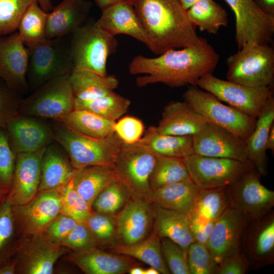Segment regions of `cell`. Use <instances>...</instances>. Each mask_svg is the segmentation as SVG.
I'll use <instances>...</instances> for the list:
<instances>
[{"instance_id": "obj_1", "label": "cell", "mask_w": 274, "mask_h": 274, "mask_svg": "<svg viewBox=\"0 0 274 274\" xmlns=\"http://www.w3.org/2000/svg\"><path fill=\"white\" fill-rule=\"evenodd\" d=\"M219 55L207 39L196 46L169 50L156 57L134 56L128 65L129 73L142 75L136 78L139 87L162 83L173 88L197 86L202 76L212 74Z\"/></svg>"}, {"instance_id": "obj_2", "label": "cell", "mask_w": 274, "mask_h": 274, "mask_svg": "<svg viewBox=\"0 0 274 274\" xmlns=\"http://www.w3.org/2000/svg\"><path fill=\"white\" fill-rule=\"evenodd\" d=\"M146 33L147 46L160 55L169 50L197 45L202 37L180 0H128Z\"/></svg>"}, {"instance_id": "obj_3", "label": "cell", "mask_w": 274, "mask_h": 274, "mask_svg": "<svg viewBox=\"0 0 274 274\" xmlns=\"http://www.w3.org/2000/svg\"><path fill=\"white\" fill-rule=\"evenodd\" d=\"M56 122L52 126L55 141L66 152L75 169L91 165L112 167L123 143L115 132L104 138H93Z\"/></svg>"}, {"instance_id": "obj_4", "label": "cell", "mask_w": 274, "mask_h": 274, "mask_svg": "<svg viewBox=\"0 0 274 274\" xmlns=\"http://www.w3.org/2000/svg\"><path fill=\"white\" fill-rule=\"evenodd\" d=\"M227 80L252 88L272 86L274 50L268 44L248 43L227 59Z\"/></svg>"}, {"instance_id": "obj_5", "label": "cell", "mask_w": 274, "mask_h": 274, "mask_svg": "<svg viewBox=\"0 0 274 274\" xmlns=\"http://www.w3.org/2000/svg\"><path fill=\"white\" fill-rule=\"evenodd\" d=\"M64 37L45 40L27 46L28 61L26 80L32 90L54 78L70 74L74 68L69 43Z\"/></svg>"}, {"instance_id": "obj_6", "label": "cell", "mask_w": 274, "mask_h": 274, "mask_svg": "<svg viewBox=\"0 0 274 274\" xmlns=\"http://www.w3.org/2000/svg\"><path fill=\"white\" fill-rule=\"evenodd\" d=\"M71 35L69 47L74 68L107 75V60L117 51L118 46L115 37L98 28L94 23L82 25Z\"/></svg>"}, {"instance_id": "obj_7", "label": "cell", "mask_w": 274, "mask_h": 274, "mask_svg": "<svg viewBox=\"0 0 274 274\" xmlns=\"http://www.w3.org/2000/svg\"><path fill=\"white\" fill-rule=\"evenodd\" d=\"M183 97L207 122L223 127L245 140L254 129L256 118L224 104L213 94L197 86H189Z\"/></svg>"}, {"instance_id": "obj_8", "label": "cell", "mask_w": 274, "mask_h": 274, "mask_svg": "<svg viewBox=\"0 0 274 274\" xmlns=\"http://www.w3.org/2000/svg\"><path fill=\"white\" fill-rule=\"evenodd\" d=\"M155 155L139 142L123 143L112 166L118 181L124 184L132 196L152 202L153 191L149 183Z\"/></svg>"}, {"instance_id": "obj_9", "label": "cell", "mask_w": 274, "mask_h": 274, "mask_svg": "<svg viewBox=\"0 0 274 274\" xmlns=\"http://www.w3.org/2000/svg\"><path fill=\"white\" fill-rule=\"evenodd\" d=\"M70 75L47 81L22 99L19 114L58 121L73 111L75 97Z\"/></svg>"}, {"instance_id": "obj_10", "label": "cell", "mask_w": 274, "mask_h": 274, "mask_svg": "<svg viewBox=\"0 0 274 274\" xmlns=\"http://www.w3.org/2000/svg\"><path fill=\"white\" fill-rule=\"evenodd\" d=\"M190 179L200 188L227 187L254 168L247 161L192 154L182 159Z\"/></svg>"}, {"instance_id": "obj_11", "label": "cell", "mask_w": 274, "mask_h": 274, "mask_svg": "<svg viewBox=\"0 0 274 274\" xmlns=\"http://www.w3.org/2000/svg\"><path fill=\"white\" fill-rule=\"evenodd\" d=\"M197 86L245 114L257 118L267 100L273 96L272 86L247 87L208 74L200 78Z\"/></svg>"}, {"instance_id": "obj_12", "label": "cell", "mask_w": 274, "mask_h": 274, "mask_svg": "<svg viewBox=\"0 0 274 274\" xmlns=\"http://www.w3.org/2000/svg\"><path fill=\"white\" fill-rule=\"evenodd\" d=\"M254 168L227 187L230 207L241 212L249 220L260 218L272 211L274 191L260 182Z\"/></svg>"}, {"instance_id": "obj_13", "label": "cell", "mask_w": 274, "mask_h": 274, "mask_svg": "<svg viewBox=\"0 0 274 274\" xmlns=\"http://www.w3.org/2000/svg\"><path fill=\"white\" fill-rule=\"evenodd\" d=\"M235 18L238 49L248 43L269 44L274 33V15L264 12L253 0H225Z\"/></svg>"}, {"instance_id": "obj_14", "label": "cell", "mask_w": 274, "mask_h": 274, "mask_svg": "<svg viewBox=\"0 0 274 274\" xmlns=\"http://www.w3.org/2000/svg\"><path fill=\"white\" fill-rule=\"evenodd\" d=\"M194 154L208 157L247 161L246 140L230 131L207 122L192 136Z\"/></svg>"}, {"instance_id": "obj_15", "label": "cell", "mask_w": 274, "mask_h": 274, "mask_svg": "<svg viewBox=\"0 0 274 274\" xmlns=\"http://www.w3.org/2000/svg\"><path fill=\"white\" fill-rule=\"evenodd\" d=\"M249 221L241 212L230 207L216 219L206 245L218 264L239 251L243 233Z\"/></svg>"}, {"instance_id": "obj_16", "label": "cell", "mask_w": 274, "mask_h": 274, "mask_svg": "<svg viewBox=\"0 0 274 274\" xmlns=\"http://www.w3.org/2000/svg\"><path fill=\"white\" fill-rule=\"evenodd\" d=\"M5 129L16 155L38 151L55 141L52 126L35 117L18 114L9 122Z\"/></svg>"}, {"instance_id": "obj_17", "label": "cell", "mask_w": 274, "mask_h": 274, "mask_svg": "<svg viewBox=\"0 0 274 274\" xmlns=\"http://www.w3.org/2000/svg\"><path fill=\"white\" fill-rule=\"evenodd\" d=\"M27 47L18 33L0 36V77L11 89L22 93L28 90Z\"/></svg>"}, {"instance_id": "obj_18", "label": "cell", "mask_w": 274, "mask_h": 274, "mask_svg": "<svg viewBox=\"0 0 274 274\" xmlns=\"http://www.w3.org/2000/svg\"><path fill=\"white\" fill-rule=\"evenodd\" d=\"M45 148L35 152L16 155L12 183L7 194L14 206L27 203L38 193L41 178L42 158Z\"/></svg>"}, {"instance_id": "obj_19", "label": "cell", "mask_w": 274, "mask_h": 274, "mask_svg": "<svg viewBox=\"0 0 274 274\" xmlns=\"http://www.w3.org/2000/svg\"><path fill=\"white\" fill-rule=\"evenodd\" d=\"M243 249L249 262L255 267L274 262V214L249 220L242 237Z\"/></svg>"}, {"instance_id": "obj_20", "label": "cell", "mask_w": 274, "mask_h": 274, "mask_svg": "<svg viewBox=\"0 0 274 274\" xmlns=\"http://www.w3.org/2000/svg\"><path fill=\"white\" fill-rule=\"evenodd\" d=\"M153 222L152 203L131 196L116 217L115 237L122 244L138 243L149 235Z\"/></svg>"}, {"instance_id": "obj_21", "label": "cell", "mask_w": 274, "mask_h": 274, "mask_svg": "<svg viewBox=\"0 0 274 274\" xmlns=\"http://www.w3.org/2000/svg\"><path fill=\"white\" fill-rule=\"evenodd\" d=\"M94 24L112 36L126 35L147 45L145 31L128 0H123L101 11Z\"/></svg>"}, {"instance_id": "obj_22", "label": "cell", "mask_w": 274, "mask_h": 274, "mask_svg": "<svg viewBox=\"0 0 274 274\" xmlns=\"http://www.w3.org/2000/svg\"><path fill=\"white\" fill-rule=\"evenodd\" d=\"M91 8L86 0H62L47 13V39L65 37L83 25Z\"/></svg>"}, {"instance_id": "obj_23", "label": "cell", "mask_w": 274, "mask_h": 274, "mask_svg": "<svg viewBox=\"0 0 274 274\" xmlns=\"http://www.w3.org/2000/svg\"><path fill=\"white\" fill-rule=\"evenodd\" d=\"M207 122L185 101H173L164 108L161 119L156 127L164 134L193 136L204 127Z\"/></svg>"}, {"instance_id": "obj_24", "label": "cell", "mask_w": 274, "mask_h": 274, "mask_svg": "<svg viewBox=\"0 0 274 274\" xmlns=\"http://www.w3.org/2000/svg\"><path fill=\"white\" fill-rule=\"evenodd\" d=\"M22 215L24 225L29 233H38L58 215L61 211V197L56 190L39 191L27 203L14 206Z\"/></svg>"}, {"instance_id": "obj_25", "label": "cell", "mask_w": 274, "mask_h": 274, "mask_svg": "<svg viewBox=\"0 0 274 274\" xmlns=\"http://www.w3.org/2000/svg\"><path fill=\"white\" fill-rule=\"evenodd\" d=\"M70 260L87 274H123L137 265L130 257L105 252L96 248L75 252Z\"/></svg>"}, {"instance_id": "obj_26", "label": "cell", "mask_w": 274, "mask_h": 274, "mask_svg": "<svg viewBox=\"0 0 274 274\" xmlns=\"http://www.w3.org/2000/svg\"><path fill=\"white\" fill-rule=\"evenodd\" d=\"M152 209V232L160 239L167 238L187 251L189 246L194 242L188 215L162 208L153 203Z\"/></svg>"}, {"instance_id": "obj_27", "label": "cell", "mask_w": 274, "mask_h": 274, "mask_svg": "<svg viewBox=\"0 0 274 274\" xmlns=\"http://www.w3.org/2000/svg\"><path fill=\"white\" fill-rule=\"evenodd\" d=\"M75 170L63 148L55 144H50L45 148L42 155L39 191H58L71 180Z\"/></svg>"}, {"instance_id": "obj_28", "label": "cell", "mask_w": 274, "mask_h": 274, "mask_svg": "<svg viewBox=\"0 0 274 274\" xmlns=\"http://www.w3.org/2000/svg\"><path fill=\"white\" fill-rule=\"evenodd\" d=\"M273 122L274 98L272 96L256 118L254 129L246 140L248 159L260 176L267 174L265 145Z\"/></svg>"}, {"instance_id": "obj_29", "label": "cell", "mask_w": 274, "mask_h": 274, "mask_svg": "<svg viewBox=\"0 0 274 274\" xmlns=\"http://www.w3.org/2000/svg\"><path fill=\"white\" fill-rule=\"evenodd\" d=\"M199 189L189 178L154 190L152 202L164 209L188 214L194 208Z\"/></svg>"}, {"instance_id": "obj_30", "label": "cell", "mask_w": 274, "mask_h": 274, "mask_svg": "<svg viewBox=\"0 0 274 274\" xmlns=\"http://www.w3.org/2000/svg\"><path fill=\"white\" fill-rule=\"evenodd\" d=\"M74 95L76 99L89 100L114 91L119 81L114 75L102 76L95 72L74 68L70 75Z\"/></svg>"}, {"instance_id": "obj_31", "label": "cell", "mask_w": 274, "mask_h": 274, "mask_svg": "<svg viewBox=\"0 0 274 274\" xmlns=\"http://www.w3.org/2000/svg\"><path fill=\"white\" fill-rule=\"evenodd\" d=\"M139 142L157 155L183 159L194 154L192 136L164 134L155 126L148 128Z\"/></svg>"}, {"instance_id": "obj_32", "label": "cell", "mask_w": 274, "mask_h": 274, "mask_svg": "<svg viewBox=\"0 0 274 274\" xmlns=\"http://www.w3.org/2000/svg\"><path fill=\"white\" fill-rule=\"evenodd\" d=\"M72 180L76 190L91 206L107 186L118 180L113 167L106 165L75 169Z\"/></svg>"}, {"instance_id": "obj_33", "label": "cell", "mask_w": 274, "mask_h": 274, "mask_svg": "<svg viewBox=\"0 0 274 274\" xmlns=\"http://www.w3.org/2000/svg\"><path fill=\"white\" fill-rule=\"evenodd\" d=\"M112 251L115 254L137 259L156 268L160 273H170L162 255L160 239L153 232L145 239L134 244L118 243L113 246Z\"/></svg>"}, {"instance_id": "obj_34", "label": "cell", "mask_w": 274, "mask_h": 274, "mask_svg": "<svg viewBox=\"0 0 274 274\" xmlns=\"http://www.w3.org/2000/svg\"><path fill=\"white\" fill-rule=\"evenodd\" d=\"M56 121L75 131L93 138H104L114 132L115 121L84 110L74 109Z\"/></svg>"}, {"instance_id": "obj_35", "label": "cell", "mask_w": 274, "mask_h": 274, "mask_svg": "<svg viewBox=\"0 0 274 274\" xmlns=\"http://www.w3.org/2000/svg\"><path fill=\"white\" fill-rule=\"evenodd\" d=\"M190 21L201 31L216 34L228 23L226 11L214 0H200L187 10Z\"/></svg>"}, {"instance_id": "obj_36", "label": "cell", "mask_w": 274, "mask_h": 274, "mask_svg": "<svg viewBox=\"0 0 274 274\" xmlns=\"http://www.w3.org/2000/svg\"><path fill=\"white\" fill-rule=\"evenodd\" d=\"M130 105L129 99L114 91L92 100L75 98V109L86 110L115 122L127 112Z\"/></svg>"}, {"instance_id": "obj_37", "label": "cell", "mask_w": 274, "mask_h": 274, "mask_svg": "<svg viewBox=\"0 0 274 274\" xmlns=\"http://www.w3.org/2000/svg\"><path fill=\"white\" fill-rule=\"evenodd\" d=\"M190 178L182 159L155 155L154 165L149 177L152 190Z\"/></svg>"}, {"instance_id": "obj_38", "label": "cell", "mask_w": 274, "mask_h": 274, "mask_svg": "<svg viewBox=\"0 0 274 274\" xmlns=\"http://www.w3.org/2000/svg\"><path fill=\"white\" fill-rule=\"evenodd\" d=\"M47 12L36 1L28 6L19 21L17 32L27 46L45 40Z\"/></svg>"}, {"instance_id": "obj_39", "label": "cell", "mask_w": 274, "mask_h": 274, "mask_svg": "<svg viewBox=\"0 0 274 274\" xmlns=\"http://www.w3.org/2000/svg\"><path fill=\"white\" fill-rule=\"evenodd\" d=\"M59 245L46 239L29 249L24 262V271L28 274H50L60 255Z\"/></svg>"}, {"instance_id": "obj_40", "label": "cell", "mask_w": 274, "mask_h": 274, "mask_svg": "<svg viewBox=\"0 0 274 274\" xmlns=\"http://www.w3.org/2000/svg\"><path fill=\"white\" fill-rule=\"evenodd\" d=\"M229 207L227 187L206 188L199 189L193 210L205 219L216 220Z\"/></svg>"}, {"instance_id": "obj_41", "label": "cell", "mask_w": 274, "mask_h": 274, "mask_svg": "<svg viewBox=\"0 0 274 274\" xmlns=\"http://www.w3.org/2000/svg\"><path fill=\"white\" fill-rule=\"evenodd\" d=\"M131 196L127 187L120 181L116 180L98 194L91 208L94 212L114 215L123 208Z\"/></svg>"}, {"instance_id": "obj_42", "label": "cell", "mask_w": 274, "mask_h": 274, "mask_svg": "<svg viewBox=\"0 0 274 274\" xmlns=\"http://www.w3.org/2000/svg\"><path fill=\"white\" fill-rule=\"evenodd\" d=\"M58 191L61 197L60 213L84 223L93 210L76 190L72 179Z\"/></svg>"}, {"instance_id": "obj_43", "label": "cell", "mask_w": 274, "mask_h": 274, "mask_svg": "<svg viewBox=\"0 0 274 274\" xmlns=\"http://www.w3.org/2000/svg\"><path fill=\"white\" fill-rule=\"evenodd\" d=\"M32 0H0V36L16 32L25 11Z\"/></svg>"}, {"instance_id": "obj_44", "label": "cell", "mask_w": 274, "mask_h": 274, "mask_svg": "<svg viewBox=\"0 0 274 274\" xmlns=\"http://www.w3.org/2000/svg\"><path fill=\"white\" fill-rule=\"evenodd\" d=\"M190 274H217L216 263L207 245L194 242L187 250Z\"/></svg>"}, {"instance_id": "obj_45", "label": "cell", "mask_w": 274, "mask_h": 274, "mask_svg": "<svg viewBox=\"0 0 274 274\" xmlns=\"http://www.w3.org/2000/svg\"><path fill=\"white\" fill-rule=\"evenodd\" d=\"M14 223L13 205L7 195L0 203V264L8 258L9 247L14 232Z\"/></svg>"}, {"instance_id": "obj_46", "label": "cell", "mask_w": 274, "mask_h": 274, "mask_svg": "<svg viewBox=\"0 0 274 274\" xmlns=\"http://www.w3.org/2000/svg\"><path fill=\"white\" fill-rule=\"evenodd\" d=\"M84 223L98 242L108 243L116 237V217L114 215L92 211Z\"/></svg>"}, {"instance_id": "obj_47", "label": "cell", "mask_w": 274, "mask_h": 274, "mask_svg": "<svg viewBox=\"0 0 274 274\" xmlns=\"http://www.w3.org/2000/svg\"><path fill=\"white\" fill-rule=\"evenodd\" d=\"M162 255L170 271L173 274H190L187 251L167 238H160Z\"/></svg>"}, {"instance_id": "obj_48", "label": "cell", "mask_w": 274, "mask_h": 274, "mask_svg": "<svg viewBox=\"0 0 274 274\" xmlns=\"http://www.w3.org/2000/svg\"><path fill=\"white\" fill-rule=\"evenodd\" d=\"M15 159L16 155L10 145L6 130L0 128V189L9 191Z\"/></svg>"}, {"instance_id": "obj_49", "label": "cell", "mask_w": 274, "mask_h": 274, "mask_svg": "<svg viewBox=\"0 0 274 274\" xmlns=\"http://www.w3.org/2000/svg\"><path fill=\"white\" fill-rule=\"evenodd\" d=\"M97 242L88 227L78 222L59 245L79 252L95 248Z\"/></svg>"}, {"instance_id": "obj_50", "label": "cell", "mask_w": 274, "mask_h": 274, "mask_svg": "<svg viewBox=\"0 0 274 274\" xmlns=\"http://www.w3.org/2000/svg\"><path fill=\"white\" fill-rule=\"evenodd\" d=\"M144 126L141 120L132 117L125 116L119 118L114 125V132L123 142L133 144L142 138Z\"/></svg>"}, {"instance_id": "obj_51", "label": "cell", "mask_w": 274, "mask_h": 274, "mask_svg": "<svg viewBox=\"0 0 274 274\" xmlns=\"http://www.w3.org/2000/svg\"><path fill=\"white\" fill-rule=\"evenodd\" d=\"M21 100L14 90L0 85V128L6 129L9 122L19 114Z\"/></svg>"}, {"instance_id": "obj_52", "label": "cell", "mask_w": 274, "mask_h": 274, "mask_svg": "<svg viewBox=\"0 0 274 274\" xmlns=\"http://www.w3.org/2000/svg\"><path fill=\"white\" fill-rule=\"evenodd\" d=\"M78 223L73 218L60 213L43 230L47 239L59 245Z\"/></svg>"}, {"instance_id": "obj_53", "label": "cell", "mask_w": 274, "mask_h": 274, "mask_svg": "<svg viewBox=\"0 0 274 274\" xmlns=\"http://www.w3.org/2000/svg\"><path fill=\"white\" fill-rule=\"evenodd\" d=\"M187 215L194 242L207 245L216 220L205 219L197 214L193 210Z\"/></svg>"}, {"instance_id": "obj_54", "label": "cell", "mask_w": 274, "mask_h": 274, "mask_svg": "<svg viewBox=\"0 0 274 274\" xmlns=\"http://www.w3.org/2000/svg\"><path fill=\"white\" fill-rule=\"evenodd\" d=\"M249 265L246 255L239 251L225 258L218 264L217 274H244Z\"/></svg>"}, {"instance_id": "obj_55", "label": "cell", "mask_w": 274, "mask_h": 274, "mask_svg": "<svg viewBox=\"0 0 274 274\" xmlns=\"http://www.w3.org/2000/svg\"><path fill=\"white\" fill-rule=\"evenodd\" d=\"M265 13L274 15V0H253Z\"/></svg>"}, {"instance_id": "obj_56", "label": "cell", "mask_w": 274, "mask_h": 274, "mask_svg": "<svg viewBox=\"0 0 274 274\" xmlns=\"http://www.w3.org/2000/svg\"><path fill=\"white\" fill-rule=\"evenodd\" d=\"M16 262L7 259L0 264V274H13L16 271Z\"/></svg>"}, {"instance_id": "obj_57", "label": "cell", "mask_w": 274, "mask_h": 274, "mask_svg": "<svg viewBox=\"0 0 274 274\" xmlns=\"http://www.w3.org/2000/svg\"><path fill=\"white\" fill-rule=\"evenodd\" d=\"M99 8L102 11L111 6L123 0H94Z\"/></svg>"}, {"instance_id": "obj_58", "label": "cell", "mask_w": 274, "mask_h": 274, "mask_svg": "<svg viewBox=\"0 0 274 274\" xmlns=\"http://www.w3.org/2000/svg\"><path fill=\"white\" fill-rule=\"evenodd\" d=\"M266 150H270L272 153L274 151V124L271 127L265 145Z\"/></svg>"}, {"instance_id": "obj_59", "label": "cell", "mask_w": 274, "mask_h": 274, "mask_svg": "<svg viewBox=\"0 0 274 274\" xmlns=\"http://www.w3.org/2000/svg\"><path fill=\"white\" fill-rule=\"evenodd\" d=\"M38 3L40 7L45 12L49 13L51 12L54 7L52 4L51 0H32Z\"/></svg>"}, {"instance_id": "obj_60", "label": "cell", "mask_w": 274, "mask_h": 274, "mask_svg": "<svg viewBox=\"0 0 274 274\" xmlns=\"http://www.w3.org/2000/svg\"><path fill=\"white\" fill-rule=\"evenodd\" d=\"M199 1L200 0H180V2L183 8L187 11Z\"/></svg>"}, {"instance_id": "obj_61", "label": "cell", "mask_w": 274, "mask_h": 274, "mask_svg": "<svg viewBox=\"0 0 274 274\" xmlns=\"http://www.w3.org/2000/svg\"><path fill=\"white\" fill-rule=\"evenodd\" d=\"M144 268L136 265L132 266L129 269L128 273L130 274H144Z\"/></svg>"}, {"instance_id": "obj_62", "label": "cell", "mask_w": 274, "mask_h": 274, "mask_svg": "<svg viewBox=\"0 0 274 274\" xmlns=\"http://www.w3.org/2000/svg\"><path fill=\"white\" fill-rule=\"evenodd\" d=\"M159 271L155 268L150 266V267L145 269L144 274H159Z\"/></svg>"}, {"instance_id": "obj_63", "label": "cell", "mask_w": 274, "mask_h": 274, "mask_svg": "<svg viewBox=\"0 0 274 274\" xmlns=\"http://www.w3.org/2000/svg\"><path fill=\"white\" fill-rule=\"evenodd\" d=\"M9 191L5 189H0V203L6 197Z\"/></svg>"}]
</instances>
